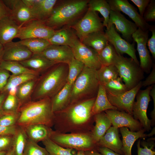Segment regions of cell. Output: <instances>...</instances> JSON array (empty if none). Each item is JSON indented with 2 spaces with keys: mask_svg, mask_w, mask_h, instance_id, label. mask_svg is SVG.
<instances>
[{
  "mask_svg": "<svg viewBox=\"0 0 155 155\" xmlns=\"http://www.w3.org/2000/svg\"><path fill=\"white\" fill-rule=\"evenodd\" d=\"M18 126H5L0 125V136H13L16 133Z\"/></svg>",
  "mask_w": 155,
  "mask_h": 155,
  "instance_id": "816d5d0a",
  "label": "cell"
},
{
  "mask_svg": "<svg viewBox=\"0 0 155 155\" xmlns=\"http://www.w3.org/2000/svg\"><path fill=\"white\" fill-rule=\"evenodd\" d=\"M138 7L140 15L143 17L146 8L150 0H130Z\"/></svg>",
  "mask_w": 155,
  "mask_h": 155,
  "instance_id": "f5cc1de1",
  "label": "cell"
},
{
  "mask_svg": "<svg viewBox=\"0 0 155 155\" xmlns=\"http://www.w3.org/2000/svg\"><path fill=\"white\" fill-rule=\"evenodd\" d=\"M68 65V73L67 83L72 85L85 65L81 61L75 58Z\"/></svg>",
  "mask_w": 155,
  "mask_h": 155,
  "instance_id": "b9f144b4",
  "label": "cell"
},
{
  "mask_svg": "<svg viewBox=\"0 0 155 155\" xmlns=\"http://www.w3.org/2000/svg\"><path fill=\"white\" fill-rule=\"evenodd\" d=\"M23 127L28 138L36 143L49 138L53 130L50 127L42 124H34Z\"/></svg>",
  "mask_w": 155,
  "mask_h": 155,
  "instance_id": "f1b7e54d",
  "label": "cell"
},
{
  "mask_svg": "<svg viewBox=\"0 0 155 155\" xmlns=\"http://www.w3.org/2000/svg\"><path fill=\"white\" fill-rule=\"evenodd\" d=\"M108 24L114 25L125 40L129 42L132 40L133 34L138 29L134 23L127 19L121 12L111 10Z\"/></svg>",
  "mask_w": 155,
  "mask_h": 155,
  "instance_id": "ac0fdd59",
  "label": "cell"
},
{
  "mask_svg": "<svg viewBox=\"0 0 155 155\" xmlns=\"http://www.w3.org/2000/svg\"><path fill=\"white\" fill-rule=\"evenodd\" d=\"M19 42L27 47L33 54L40 53L51 45L48 40L39 38L26 39Z\"/></svg>",
  "mask_w": 155,
  "mask_h": 155,
  "instance_id": "e575fe53",
  "label": "cell"
},
{
  "mask_svg": "<svg viewBox=\"0 0 155 155\" xmlns=\"http://www.w3.org/2000/svg\"><path fill=\"white\" fill-rule=\"evenodd\" d=\"M23 155H50L45 148L28 138Z\"/></svg>",
  "mask_w": 155,
  "mask_h": 155,
  "instance_id": "ee69618b",
  "label": "cell"
},
{
  "mask_svg": "<svg viewBox=\"0 0 155 155\" xmlns=\"http://www.w3.org/2000/svg\"><path fill=\"white\" fill-rule=\"evenodd\" d=\"M149 30L152 32L150 38L148 39L147 45L154 59L155 58V28L154 26H151Z\"/></svg>",
  "mask_w": 155,
  "mask_h": 155,
  "instance_id": "681fc988",
  "label": "cell"
},
{
  "mask_svg": "<svg viewBox=\"0 0 155 155\" xmlns=\"http://www.w3.org/2000/svg\"><path fill=\"white\" fill-rule=\"evenodd\" d=\"M105 112L113 127L117 128L126 127L129 128L130 131L134 132L143 129L138 121L125 112L117 110H109Z\"/></svg>",
  "mask_w": 155,
  "mask_h": 155,
  "instance_id": "2e32d148",
  "label": "cell"
},
{
  "mask_svg": "<svg viewBox=\"0 0 155 155\" xmlns=\"http://www.w3.org/2000/svg\"><path fill=\"white\" fill-rule=\"evenodd\" d=\"M4 50V45L0 43V64L3 60V57Z\"/></svg>",
  "mask_w": 155,
  "mask_h": 155,
  "instance_id": "94428289",
  "label": "cell"
},
{
  "mask_svg": "<svg viewBox=\"0 0 155 155\" xmlns=\"http://www.w3.org/2000/svg\"><path fill=\"white\" fill-rule=\"evenodd\" d=\"M20 115L19 111L16 113H5L0 117V125L5 126L16 125Z\"/></svg>",
  "mask_w": 155,
  "mask_h": 155,
  "instance_id": "f6af8a7d",
  "label": "cell"
},
{
  "mask_svg": "<svg viewBox=\"0 0 155 155\" xmlns=\"http://www.w3.org/2000/svg\"><path fill=\"white\" fill-rule=\"evenodd\" d=\"M155 134V127L152 129L151 132L148 134H147V136L150 137Z\"/></svg>",
  "mask_w": 155,
  "mask_h": 155,
  "instance_id": "e7e4bbea",
  "label": "cell"
},
{
  "mask_svg": "<svg viewBox=\"0 0 155 155\" xmlns=\"http://www.w3.org/2000/svg\"><path fill=\"white\" fill-rule=\"evenodd\" d=\"M0 67L12 73L17 75L24 73H31L39 75L38 73L26 67L19 62L2 60L0 64Z\"/></svg>",
  "mask_w": 155,
  "mask_h": 155,
  "instance_id": "d590c367",
  "label": "cell"
},
{
  "mask_svg": "<svg viewBox=\"0 0 155 155\" xmlns=\"http://www.w3.org/2000/svg\"><path fill=\"white\" fill-rule=\"evenodd\" d=\"M142 81L133 88L117 95L107 94L110 103L117 110L125 112L132 116V107L135 99L142 87Z\"/></svg>",
  "mask_w": 155,
  "mask_h": 155,
  "instance_id": "9a60e30c",
  "label": "cell"
},
{
  "mask_svg": "<svg viewBox=\"0 0 155 155\" xmlns=\"http://www.w3.org/2000/svg\"><path fill=\"white\" fill-rule=\"evenodd\" d=\"M88 1L87 0L62 1L55 5L50 16L44 22L55 30L66 25L69 26L76 22V20L87 10Z\"/></svg>",
  "mask_w": 155,
  "mask_h": 155,
  "instance_id": "277c9868",
  "label": "cell"
},
{
  "mask_svg": "<svg viewBox=\"0 0 155 155\" xmlns=\"http://www.w3.org/2000/svg\"><path fill=\"white\" fill-rule=\"evenodd\" d=\"M25 67L37 72L40 74L54 65L52 62L40 54H33L29 59L19 62Z\"/></svg>",
  "mask_w": 155,
  "mask_h": 155,
  "instance_id": "83f0119b",
  "label": "cell"
},
{
  "mask_svg": "<svg viewBox=\"0 0 155 155\" xmlns=\"http://www.w3.org/2000/svg\"><path fill=\"white\" fill-rule=\"evenodd\" d=\"M111 10L122 12L127 15L133 21L138 28L148 30L151 26L144 19L136 9L127 0H107Z\"/></svg>",
  "mask_w": 155,
  "mask_h": 155,
  "instance_id": "5bb4252c",
  "label": "cell"
},
{
  "mask_svg": "<svg viewBox=\"0 0 155 155\" xmlns=\"http://www.w3.org/2000/svg\"><path fill=\"white\" fill-rule=\"evenodd\" d=\"M105 34L108 42L119 55L126 54L140 65L136 55L134 42L131 44L123 38L117 31L114 24H108Z\"/></svg>",
  "mask_w": 155,
  "mask_h": 155,
  "instance_id": "8fae6325",
  "label": "cell"
},
{
  "mask_svg": "<svg viewBox=\"0 0 155 155\" xmlns=\"http://www.w3.org/2000/svg\"><path fill=\"white\" fill-rule=\"evenodd\" d=\"M96 98L71 103L64 109L54 113L56 131L62 133H91V123L93 117L91 112Z\"/></svg>",
  "mask_w": 155,
  "mask_h": 155,
  "instance_id": "6da1fadb",
  "label": "cell"
},
{
  "mask_svg": "<svg viewBox=\"0 0 155 155\" xmlns=\"http://www.w3.org/2000/svg\"><path fill=\"white\" fill-rule=\"evenodd\" d=\"M49 138L59 146L77 150H95L98 147L91 133H62L52 130Z\"/></svg>",
  "mask_w": 155,
  "mask_h": 155,
  "instance_id": "8992f818",
  "label": "cell"
},
{
  "mask_svg": "<svg viewBox=\"0 0 155 155\" xmlns=\"http://www.w3.org/2000/svg\"><path fill=\"white\" fill-rule=\"evenodd\" d=\"M150 95L151 96L153 101V109L150 113L151 118V126H154L155 123V86L153 85L150 91Z\"/></svg>",
  "mask_w": 155,
  "mask_h": 155,
  "instance_id": "11a10c76",
  "label": "cell"
},
{
  "mask_svg": "<svg viewBox=\"0 0 155 155\" xmlns=\"http://www.w3.org/2000/svg\"><path fill=\"white\" fill-rule=\"evenodd\" d=\"M102 20L96 12L88 8L82 18L68 26L75 30L78 38L81 41L85 36L90 33L103 31L104 26Z\"/></svg>",
  "mask_w": 155,
  "mask_h": 155,
  "instance_id": "ba28073f",
  "label": "cell"
},
{
  "mask_svg": "<svg viewBox=\"0 0 155 155\" xmlns=\"http://www.w3.org/2000/svg\"><path fill=\"white\" fill-rule=\"evenodd\" d=\"M78 38L75 32L69 27L55 30L54 34L48 40L51 45L70 47Z\"/></svg>",
  "mask_w": 155,
  "mask_h": 155,
  "instance_id": "4316f807",
  "label": "cell"
},
{
  "mask_svg": "<svg viewBox=\"0 0 155 155\" xmlns=\"http://www.w3.org/2000/svg\"><path fill=\"white\" fill-rule=\"evenodd\" d=\"M5 155H15L12 148L8 151Z\"/></svg>",
  "mask_w": 155,
  "mask_h": 155,
  "instance_id": "be15d7a7",
  "label": "cell"
},
{
  "mask_svg": "<svg viewBox=\"0 0 155 155\" xmlns=\"http://www.w3.org/2000/svg\"><path fill=\"white\" fill-rule=\"evenodd\" d=\"M13 136H0V152H8L12 148Z\"/></svg>",
  "mask_w": 155,
  "mask_h": 155,
  "instance_id": "7dc6e473",
  "label": "cell"
},
{
  "mask_svg": "<svg viewBox=\"0 0 155 155\" xmlns=\"http://www.w3.org/2000/svg\"><path fill=\"white\" fill-rule=\"evenodd\" d=\"M10 75L9 71L0 67V93L3 92Z\"/></svg>",
  "mask_w": 155,
  "mask_h": 155,
  "instance_id": "f907efd6",
  "label": "cell"
},
{
  "mask_svg": "<svg viewBox=\"0 0 155 155\" xmlns=\"http://www.w3.org/2000/svg\"><path fill=\"white\" fill-rule=\"evenodd\" d=\"M7 16H10V12L3 1L0 0V19Z\"/></svg>",
  "mask_w": 155,
  "mask_h": 155,
  "instance_id": "9f6ffc18",
  "label": "cell"
},
{
  "mask_svg": "<svg viewBox=\"0 0 155 155\" xmlns=\"http://www.w3.org/2000/svg\"><path fill=\"white\" fill-rule=\"evenodd\" d=\"M109 110H117L110 102L104 86L99 84L95 100L93 106L91 114L94 115Z\"/></svg>",
  "mask_w": 155,
  "mask_h": 155,
  "instance_id": "4dcf8cb0",
  "label": "cell"
},
{
  "mask_svg": "<svg viewBox=\"0 0 155 155\" xmlns=\"http://www.w3.org/2000/svg\"><path fill=\"white\" fill-rule=\"evenodd\" d=\"M16 125L24 127L34 124H42L51 127L54 125V114L51 99L49 98L30 101L22 105Z\"/></svg>",
  "mask_w": 155,
  "mask_h": 155,
  "instance_id": "3957f363",
  "label": "cell"
},
{
  "mask_svg": "<svg viewBox=\"0 0 155 155\" xmlns=\"http://www.w3.org/2000/svg\"><path fill=\"white\" fill-rule=\"evenodd\" d=\"M39 54L56 63L68 64L74 58L71 48L67 46L51 44Z\"/></svg>",
  "mask_w": 155,
  "mask_h": 155,
  "instance_id": "ffe728a7",
  "label": "cell"
},
{
  "mask_svg": "<svg viewBox=\"0 0 155 155\" xmlns=\"http://www.w3.org/2000/svg\"><path fill=\"white\" fill-rule=\"evenodd\" d=\"M132 38L137 44V50L140 59V66L144 72H150L153 64L147 48L148 38V30L138 28L132 35Z\"/></svg>",
  "mask_w": 155,
  "mask_h": 155,
  "instance_id": "7c38bea8",
  "label": "cell"
},
{
  "mask_svg": "<svg viewBox=\"0 0 155 155\" xmlns=\"http://www.w3.org/2000/svg\"><path fill=\"white\" fill-rule=\"evenodd\" d=\"M97 151L102 155H121L105 147H98Z\"/></svg>",
  "mask_w": 155,
  "mask_h": 155,
  "instance_id": "6f0895ef",
  "label": "cell"
},
{
  "mask_svg": "<svg viewBox=\"0 0 155 155\" xmlns=\"http://www.w3.org/2000/svg\"><path fill=\"white\" fill-rule=\"evenodd\" d=\"M72 85L68 83L51 98L52 111L54 113L66 108L70 104Z\"/></svg>",
  "mask_w": 155,
  "mask_h": 155,
  "instance_id": "d4e9b609",
  "label": "cell"
},
{
  "mask_svg": "<svg viewBox=\"0 0 155 155\" xmlns=\"http://www.w3.org/2000/svg\"><path fill=\"white\" fill-rule=\"evenodd\" d=\"M21 105L16 95L8 94L3 102L2 108L5 113H16L19 112Z\"/></svg>",
  "mask_w": 155,
  "mask_h": 155,
  "instance_id": "7bdbcfd3",
  "label": "cell"
},
{
  "mask_svg": "<svg viewBox=\"0 0 155 155\" xmlns=\"http://www.w3.org/2000/svg\"><path fill=\"white\" fill-rule=\"evenodd\" d=\"M81 42L98 53L109 42L103 31H98L90 33L85 36Z\"/></svg>",
  "mask_w": 155,
  "mask_h": 155,
  "instance_id": "f546056e",
  "label": "cell"
},
{
  "mask_svg": "<svg viewBox=\"0 0 155 155\" xmlns=\"http://www.w3.org/2000/svg\"><path fill=\"white\" fill-rule=\"evenodd\" d=\"M153 85L148 86L144 90H140L136 96L132 107V116L138 121L146 131L151 130V121L147 116V109L150 97V93Z\"/></svg>",
  "mask_w": 155,
  "mask_h": 155,
  "instance_id": "9c48e42d",
  "label": "cell"
},
{
  "mask_svg": "<svg viewBox=\"0 0 155 155\" xmlns=\"http://www.w3.org/2000/svg\"><path fill=\"white\" fill-rule=\"evenodd\" d=\"M76 155H86L84 153V151L83 150H78Z\"/></svg>",
  "mask_w": 155,
  "mask_h": 155,
  "instance_id": "6125c7cd",
  "label": "cell"
},
{
  "mask_svg": "<svg viewBox=\"0 0 155 155\" xmlns=\"http://www.w3.org/2000/svg\"><path fill=\"white\" fill-rule=\"evenodd\" d=\"M99 84L97 70L84 66L72 85L70 104L96 97Z\"/></svg>",
  "mask_w": 155,
  "mask_h": 155,
  "instance_id": "5b68a950",
  "label": "cell"
},
{
  "mask_svg": "<svg viewBox=\"0 0 155 155\" xmlns=\"http://www.w3.org/2000/svg\"><path fill=\"white\" fill-rule=\"evenodd\" d=\"M93 118L95 124L91 131V134L94 142L97 144L112 124L109 118L104 112L94 115Z\"/></svg>",
  "mask_w": 155,
  "mask_h": 155,
  "instance_id": "484cf974",
  "label": "cell"
},
{
  "mask_svg": "<svg viewBox=\"0 0 155 155\" xmlns=\"http://www.w3.org/2000/svg\"><path fill=\"white\" fill-rule=\"evenodd\" d=\"M9 94L7 91L3 92L0 93V117L5 113L2 108V105L4 100Z\"/></svg>",
  "mask_w": 155,
  "mask_h": 155,
  "instance_id": "680465c9",
  "label": "cell"
},
{
  "mask_svg": "<svg viewBox=\"0 0 155 155\" xmlns=\"http://www.w3.org/2000/svg\"><path fill=\"white\" fill-rule=\"evenodd\" d=\"M122 137V145L124 155H132L131 149L135 142L140 138L147 137L144 133L145 130L143 128L137 131H130L126 127L119 128Z\"/></svg>",
  "mask_w": 155,
  "mask_h": 155,
  "instance_id": "cb8c5ba5",
  "label": "cell"
},
{
  "mask_svg": "<svg viewBox=\"0 0 155 155\" xmlns=\"http://www.w3.org/2000/svg\"><path fill=\"white\" fill-rule=\"evenodd\" d=\"M114 65L128 90L136 86L144 78V71L140 65L131 58L118 54Z\"/></svg>",
  "mask_w": 155,
  "mask_h": 155,
  "instance_id": "52a82bcc",
  "label": "cell"
},
{
  "mask_svg": "<svg viewBox=\"0 0 155 155\" xmlns=\"http://www.w3.org/2000/svg\"><path fill=\"white\" fill-rule=\"evenodd\" d=\"M140 140L139 139L137 143V155H155V152L154 150V144H152L149 147L145 143L143 144V148L140 146Z\"/></svg>",
  "mask_w": 155,
  "mask_h": 155,
  "instance_id": "c3c4849f",
  "label": "cell"
},
{
  "mask_svg": "<svg viewBox=\"0 0 155 155\" xmlns=\"http://www.w3.org/2000/svg\"><path fill=\"white\" fill-rule=\"evenodd\" d=\"M38 78L28 81L17 87L16 95L22 105L31 101V96Z\"/></svg>",
  "mask_w": 155,
  "mask_h": 155,
  "instance_id": "836d02e7",
  "label": "cell"
},
{
  "mask_svg": "<svg viewBox=\"0 0 155 155\" xmlns=\"http://www.w3.org/2000/svg\"><path fill=\"white\" fill-rule=\"evenodd\" d=\"M36 19L43 22L51 15L57 0H22Z\"/></svg>",
  "mask_w": 155,
  "mask_h": 155,
  "instance_id": "d6986e66",
  "label": "cell"
},
{
  "mask_svg": "<svg viewBox=\"0 0 155 155\" xmlns=\"http://www.w3.org/2000/svg\"><path fill=\"white\" fill-rule=\"evenodd\" d=\"M20 27L10 16L0 19V43L4 45L16 38Z\"/></svg>",
  "mask_w": 155,
  "mask_h": 155,
  "instance_id": "603a6c76",
  "label": "cell"
},
{
  "mask_svg": "<svg viewBox=\"0 0 155 155\" xmlns=\"http://www.w3.org/2000/svg\"><path fill=\"white\" fill-rule=\"evenodd\" d=\"M55 30L47 26L42 21L34 19L20 27L16 38L20 40L39 38L48 40L54 34Z\"/></svg>",
  "mask_w": 155,
  "mask_h": 155,
  "instance_id": "30bf717a",
  "label": "cell"
},
{
  "mask_svg": "<svg viewBox=\"0 0 155 155\" xmlns=\"http://www.w3.org/2000/svg\"><path fill=\"white\" fill-rule=\"evenodd\" d=\"M67 64H56L43 72L38 78L31 97V101L51 98L67 82Z\"/></svg>",
  "mask_w": 155,
  "mask_h": 155,
  "instance_id": "7a4b0ae2",
  "label": "cell"
},
{
  "mask_svg": "<svg viewBox=\"0 0 155 155\" xmlns=\"http://www.w3.org/2000/svg\"><path fill=\"white\" fill-rule=\"evenodd\" d=\"M88 8L93 11L100 13L103 17V24L107 27L111 10L110 6L105 0H90L88 1Z\"/></svg>",
  "mask_w": 155,
  "mask_h": 155,
  "instance_id": "1f68e13d",
  "label": "cell"
},
{
  "mask_svg": "<svg viewBox=\"0 0 155 155\" xmlns=\"http://www.w3.org/2000/svg\"><path fill=\"white\" fill-rule=\"evenodd\" d=\"M3 60L20 62L30 58L33 53L19 41H12L4 45Z\"/></svg>",
  "mask_w": 155,
  "mask_h": 155,
  "instance_id": "44dd1931",
  "label": "cell"
},
{
  "mask_svg": "<svg viewBox=\"0 0 155 155\" xmlns=\"http://www.w3.org/2000/svg\"><path fill=\"white\" fill-rule=\"evenodd\" d=\"M152 71L145 80L142 82V86L146 87L154 85L155 83V66L153 64Z\"/></svg>",
  "mask_w": 155,
  "mask_h": 155,
  "instance_id": "db71d44e",
  "label": "cell"
},
{
  "mask_svg": "<svg viewBox=\"0 0 155 155\" xmlns=\"http://www.w3.org/2000/svg\"><path fill=\"white\" fill-rule=\"evenodd\" d=\"M118 129L111 127L97 143L98 147H104L124 155L122 141L119 133Z\"/></svg>",
  "mask_w": 155,
  "mask_h": 155,
  "instance_id": "7402d4cb",
  "label": "cell"
},
{
  "mask_svg": "<svg viewBox=\"0 0 155 155\" xmlns=\"http://www.w3.org/2000/svg\"><path fill=\"white\" fill-rule=\"evenodd\" d=\"M97 72L99 84L102 85L119 76L117 69L114 65H101L97 70Z\"/></svg>",
  "mask_w": 155,
  "mask_h": 155,
  "instance_id": "8d00e7d4",
  "label": "cell"
},
{
  "mask_svg": "<svg viewBox=\"0 0 155 155\" xmlns=\"http://www.w3.org/2000/svg\"><path fill=\"white\" fill-rule=\"evenodd\" d=\"M3 1L10 11V17L20 27L36 19L22 0H4Z\"/></svg>",
  "mask_w": 155,
  "mask_h": 155,
  "instance_id": "e0dca14e",
  "label": "cell"
},
{
  "mask_svg": "<svg viewBox=\"0 0 155 155\" xmlns=\"http://www.w3.org/2000/svg\"><path fill=\"white\" fill-rule=\"evenodd\" d=\"M98 53V57L101 65H114L118 54L114 48L109 42Z\"/></svg>",
  "mask_w": 155,
  "mask_h": 155,
  "instance_id": "74e56055",
  "label": "cell"
},
{
  "mask_svg": "<svg viewBox=\"0 0 155 155\" xmlns=\"http://www.w3.org/2000/svg\"><path fill=\"white\" fill-rule=\"evenodd\" d=\"M39 76V75L31 73L10 75L2 92H8L12 88L17 87L22 84L28 81L37 78Z\"/></svg>",
  "mask_w": 155,
  "mask_h": 155,
  "instance_id": "f35d334b",
  "label": "cell"
},
{
  "mask_svg": "<svg viewBox=\"0 0 155 155\" xmlns=\"http://www.w3.org/2000/svg\"><path fill=\"white\" fill-rule=\"evenodd\" d=\"M143 18L147 22L155 21V0H150L146 8Z\"/></svg>",
  "mask_w": 155,
  "mask_h": 155,
  "instance_id": "bcb514c9",
  "label": "cell"
},
{
  "mask_svg": "<svg viewBox=\"0 0 155 155\" xmlns=\"http://www.w3.org/2000/svg\"><path fill=\"white\" fill-rule=\"evenodd\" d=\"M86 155H102L95 150H88L84 151Z\"/></svg>",
  "mask_w": 155,
  "mask_h": 155,
  "instance_id": "91938a15",
  "label": "cell"
},
{
  "mask_svg": "<svg viewBox=\"0 0 155 155\" xmlns=\"http://www.w3.org/2000/svg\"><path fill=\"white\" fill-rule=\"evenodd\" d=\"M42 142L50 155H76V153L73 149L63 148L50 138L44 140Z\"/></svg>",
  "mask_w": 155,
  "mask_h": 155,
  "instance_id": "ab89813d",
  "label": "cell"
},
{
  "mask_svg": "<svg viewBox=\"0 0 155 155\" xmlns=\"http://www.w3.org/2000/svg\"><path fill=\"white\" fill-rule=\"evenodd\" d=\"M103 86L106 93L113 95H118L128 90L119 76L109 81Z\"/></svg>",
  "mask_w": 155,
  "mask_h": 155,
  "instance_id": "60d3db41",
  "label": "cell"
},
{
  "mask_svg": "<svg viewBox=\"0 0 155 155\" xmlns=\"http://www.w3.org/2000/svg\"><path fill=\"white\" fill-rule=\"evenodd\" d=\"M70 47L72 50L74 58L82 62L85 66L96 70L101 66L98 53L91 48L84 45L78 38Z\"/></svg>",
  "mask_w": 155,
  "mask_h": 155,
  "instance_id": "4fadbf2b",
  "label": "cell"
},
{
  "mask_svg": "<svg viewBox=\"0 0 155 155\" xmlns=\"http://www.w3.org/2000/svg\"><path fill=\"white\" fill-rule=\"evenodd\" d=\"M7 152H0V155H5Z\"/></svg>",
  "mask_w": 155,
  "mask_h": 155,
  "instance_id": "03108f58",
  "label": "cell"
},
{
  "mask_svg": "<svg viewBox=\"0 0 155 155\" xmlns=\"http://www.w3.org/2000/svg\"><path fill=\"white\" fill-rule=\"evenodd\" d=\"M28 139L24 128L18 126L16 132L13 136L12 148L15 155H23Z\"/></svg>",
  "mask_w": 155,
  "mask_h": 155,
  "instance_id": "d6a6232c",
  "label": "cell"
}]
</instances>
